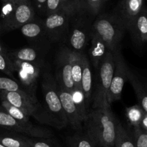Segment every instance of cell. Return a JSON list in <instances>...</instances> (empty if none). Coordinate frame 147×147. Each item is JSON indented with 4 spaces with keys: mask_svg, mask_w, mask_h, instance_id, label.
I'll use <instances>...</instances> for the list:
<instances>
[{
    "mask_svg": "<svg viewBox=\"0 0 147 147\" xmlns=\"http://www.w3.org/2000/svg\"><path fill=\"white\" fill-rule=\"evenodd\" d=\"M116 121L111 106L93 108L83 121L85 133L99 147H114Z\"/></svg>",
    "mask_w": 147,
    "mask_h": 147,
    "instance_id": "1",
    "label": "cell"
},
{
    "mask_svg": "<svg viewBox=\"0 0 147 147\" xmlns=\"http://www.w3.org/2000/svg\"><path fill=\"white\" fill-rule=\"evenodd\" d=\"M126 28L115 14H103L95 20L92 33L101 38L111 51H115L123 37Z\"/></svg>",
    "mask_w": 147,
    "mask_h": 147,
    "instance_id": "2",
    "label": "cell"
},
{
    "mask_svg": "<svg viewBox=\"0 0 147 147\" xmlns=\"http://www.w3.org/2000/svg\"><path fill=\"white\" fill-rule=\"evenodd\" d=\"M42 89L47 107L46 112L51 118L53 125L59 128L68 125L57 92V82L48 72L43 74Z\"/></svg>",
    "mask_w": 147,
    "mask_h": 147,
    "instance_id": "3",
    "label": "cell"
},
{
    "mask_svg": "<svg viewBox=\"0 0 147 147\" xmlns=\"http://www.w3.org/2000/svg\"><path fill=\"white\" fill-rule=\"evenodd\" d=\"M98 76L93 97V108L111 106L108 102V92L111 84L115 69V56L113 51L106 53L98 67Z\"/></svg>",
    "mask_w": 147,
    "mask_h": 147,
    "instance_id": "4",
    "label": "cell"
},
{
    "mask_svg": "<svg viewBox=\"0 0 147 147\" xmlns=\"http://www.w3.org/2000/svg\"><path fill=\"white\" fill-rule=\"evenodd\" d=\"M1 99H4L22 110L29 116H32L42 123L53 125L51 118L46 110H42L37 99H34L27 92L0 91Z\"/></svg>",
    "mask_w": 147,
    "mask_h": 147,
    "instance_id": "5",
    "label": "cell"
},
{
    "mask_svg": "<svg viewBox=\"0 0 147 147\" xmlns=\"http://www.w3.org/2000/svg\"><path fill=\"white\" fill-rule=\"evenodd\" d=\"M11 60L14 72L17 74L19 82L22 84V88L32 97L37 99L36 89L41 74V61L25 62Z\"/></svg>",
    "mask_w": 147,
    "mask_h": 147,
    "instance_id": "6",
    "label": "cell"
},
{
    "mask_svg": "<svg viewBox=\"0 0 147 147\" xmlns=\"http://www.w3.org/2000/svg\"><path fill=\"white\" fill-rule=\"evenodd\" d=\"M113 53L115 56V69L107 96L108 102L110 105L121 98L123 86L128 80V74L130 70L121 52L120 47L113 51Z\"/></svg>",
    "mask_w": 147,
    "mask_h": 147,
    "instance_id": "7",
    "label": "cell"
},
{
    "mask_svg": "<svg viewBox=\"0 0 147 147\" xmlns=\"http://www.w3.org/2000/svg\"><path fill=\"white\" fill-rule=\"evenodd\" d=\"M0 127L14 132L25 134L32 138H47L53 135V133L45 128L35 126L33 124L25 125L19 122L11 117L2 107L0 108Z\"/></svg>",
    "mask_w": 147,
    "mask_h": 147,
    "instance_id": "8",
    "label": "cell"
},
{
    "mask_svg": "<svg viewBox=\"0 0 147 147\" xmlns=\"http://www.w3.org/2000/svg\"><path fill=\"white\" fill-rule=\"evenodd\" d=\"M73 50L68 48H63L59 52L57 58L56 82L59 87L72 93L74 83L72 78L71 58Z\"/></svg>",
    "mask_w": 147,
    "mask_h": 147,
    "instance_id": "9",
    "label": "cell"
},
{
    "mask_svg": "<svg viewBox=\"0 0 147 147\" xmlns=\"http://www.w3.org/2000/svg\"><path fill=\"white\" fill-rule=\"evenodd\" d=\"M69 18L62 10L47 16L44 21L45 31L50 40L58 41L63 38L68 29Z\"/></svg>",
    "mask_w": 147,
    "mask_h": 147,
    "instance_id": "10",
    "label": "cell"
},
{
    "mask_svg": "<svg viewBox=\"0 0 147 147\" xmlns=\"http://www.w3.org/2000/svg\"><path fill=\"white\" fill-rule=\"evenodd\" d=\"M57 92L68 125H70L73 129L81 132L83 130V121L75 105L71 93L59 87L58 86Z\"/></svg>",
    "mask_w": 147,
    "mask_h": 147,
    "instance_id": "11",
    "label": "cell"
},
{
    "mask_svg": "<svg viewBox=\"0 0 147 147\" xmlns=\"http://www.w3.org/2000/svg\"><path fill=\"white\" fill-rule=\"evenodd\" d=\"M34 19V10L30 0H18L9 30L19 29Z\"/></svg>",
    "mask_w": 147,
    "mask_h": 147,
    "instance_id": "12",
    "label": "cell"
},
{
    "mask_svg": "<svg viewBox=\"0 0 147 147\" xmlns=\"http://www.w3.org/2000/svg\"><path fill=\"white\" fill-rule=\"evenodd\" d=\"M144 3V0H121L114 14L121 20L126 30L131 22L143 10Z\"/></svg>",
    "mask_w": 147,
    "mask_h": 147,
    "instance_id": "13",
    "label": "cell"
},
{
    "mask_svg": "<svg viewBox=\"0 0 147 147\" xmlns=\"http://www.w3.org/2000/svg\"><path fill=\"white\" fill-rule=\"evenodd\" d=\"M126 30L138 45L147 43V9L144 7L140 13L131 22Z\"/></svg>",
    "mask_w": 147,
    "mask_h": 147,
    "instance_id": "14",
    "label": "cell"
},
{
    "mask_svg": "<svg viewBox=\"0 0 147 147\" xmlns=\"http://www.w3.org/2000/svg\"><path fill=\"white\" fill-rule=\"evenodd\" d=\"M90 37L91 33H89L86 27L78 24L72 30L69 37L70 49L74 51L82 52L87 46Z\"/></svg>",
    "mask_w": 147,
    "mask_h": 147,
    "instance_id": "15",
    "label": "cell"
},
{
    "mask_svg": "<svg viewBox=\"0 0 147 147\" xmlns=\"http://www.w3.org/2000/svg\"><path fill=\"white\" fill-rule=\"evenodd\" d=\"M90 43L91 45L88 50L89 57L93 66L97 69L100 61L109 50L105 42L98 36L92 33V32Z\"/></svg>",
    "mask_w": 147,
    "mask_h": 147,
    "instance_id": "16",
    "label": "cell"
},
{
    "mask_svg": "<svg viewBox=\"0 0 147 147\" xmlns=\"http://www.w3.org/2000/svg\"><path fill=\"white\" fill-rule=\"evenodd\" d=\"M128 81L134 90L139 102L138 104L147 113V84L131 70L128 74Z\"/></svg>",
    "mask_w": 147,
    "mask_h": 147,
    "instance_id": "17",
    "label": "cell"
},
{
    "mask_svg": "<svg viewBox=\"0 0 147 147\" xmlns=\"http://www.w3.org/2000/svg\"><path fill=\"white\" fill-rule=\"evenodd\" d=\"M82 90L84 94L87 105H89L92 94V87H93V78H92V71L90 68V63L87 56L83 54V69H82V79H81Z\"/></svg>",
    "mask_w": 147,
    "mask_h": 147,
    "instance_id": "18",
    "label": "cell"
},
{
    "mask_svg": "<svg viewBox=\"0 0 147 147\" xmlns=\"http://www.w3.org/2000/svg\"><path fill=\"white\" fill-rule=\"evenodd\" d=\"M83 52H77L74 50L72 51V78L74 83V89H82L81 79L82 69H83Z\"/></svg>",
    "mask_w": 147,
    "mask_h": 147,
    "instance_id": "19",
    "label": "cell"
},
{
    "mask_svg": "<svg viewBox=\"0 0 147 147\" xmlns=\"http://www.w3.org/2000/svg\"><path fill=\"white\" fill-rule=\"evenodd\" d=\"M10 59L13 60L25 62H39L40 61V53L37 49L34 48L25 47L20 48L9 54Z\"/></svg>",
    "mask_w": 147,
    "mask_h": 147,
    "instance_id": "20",
    "label": "cell"
},
{
    "mask_svg": "<svg viewBox=\"0 0 147 147\" xmlns=\"http://www.w3.org/2000/svg\"><path fill=\"white\" fill-rule=\"evenodd\" d=\"M114 147H136L133 136L119 120L116 121Z\"/></svg>",
    "mask_w": 147,
    "mask_h": 147,
    "instance_id": "21",
    "label": "cell"
},
{
    "mask_svg": "<svg viewBox=\"0 0 147 147\" xmlns=\"http://www.w3.org/2000/svg\"><path fill=\"white\" fill-rule=\"evenodd\" d=\"M22 34L29 39H35L45 33L44 22L32 20L20 27Z\"/></svg>",
    "mask_w": 147,
    "mask_h": 147,
    "instance_id": "22",
    "label": "cell"
},
{
    "mask_svg": "<svg viewBox=\"0 0 147 147\" xmlns=\"http://www.w3.org/2000/svg\"><path fill=\"white\" fill-rule=\"evenodd\" d=\"M69 147H99L86 133H78L67 138Z\"/></svg>",
    "mask_w": 147,
    "mask_h": 147,
    "instance_id": "23",
    "label": "cell"
},
{
    "mask_svg": "<svg viewBox=\"0 0 147 147\" xmlns=\"http://www.w3.org/2000/svg\"><path fill=\"white\" fill-rule=\"evenodd\" d=\"M0 144L6 147H30L27 136L17 134L0 135Z\"/></svg>",
    "mask_w": 147,
    "mask_h": 147,
    "instance_id": "24",
    "label": "cell"
},
{
    "mask_svg": "<svg viewBox=\"0 0 147 147\" xmlns=\"http://www.w3.org/2000/svg\"><path fill=\"white\" fill-rule=\"evenodd\" d=\"M146 112L142 107L137 104L133 106L128 107L126 110V116L129 125L133 128L140 126V123Z\"/></svg>",
    "mask_w": 147,
    "mask_h": 147,
    "instance_id": "25",
    "label": "cell"
},
{
    "mask_svg": "<svg viewBox=\"0 0 147 147\" xmlns=\"http://www.w3.org/2000/svg\"><path fill=\"white\" fill-rule=\"evenodd\" d=\"M1 107L11 115V117L25 125H31L30 120V116L24 113L22 110L19 109L17 107L14 106L7 101L4 99H1Z\"/></svg>",
    "mask_w": 147,
    "mask_h": 147,
    "instance_id": "26",
    "label": "cell"
},
{
    "mask_svg": "<svg viewBox=\"0 0 147 147\" xmlns=\"http://www.w3.org/2000/svg\"><path fill=\"white\" fill-rule=\"evenodd\" d=\"M71 95L72 97H73V101L75 102V105L76 106V108H77L78 111L79 112L80 118H81L82 121L83 122L88 112V105L87 103H86V98H85L83 90L79 89H74Z\"/></svg>",
    "mask_w": 147,
    "mask_h": 147,
    "instance_id": "27",
    "label": "cell"
},
{
    "mask_svg": "<svg viewBox=\"0 0 147 147\" xmlns=\"http://www.w3.org/2000/svg\"><path fill=\"white\" fill-rule=\"evenodd\" d=\"M62 11L72 17L84 10L82 0H60Z\"/></svg>",
    "mask_w": 147,
    "mask_h": 147,
    "instance_id": "28",
    "label": "cell"
},
{
    "mask_svg": "<svg viewBox=\"0 0 147 147\" xmlns=\"http://www.w3.org/2000/svg\"><path fill=\"white\" fill-rule=\"evenodd\" d=\"M0 71L5 74L8 75L11 79L16 81L14 76V69H13L12 61L9 54L7 53H0Z\"/></svg>",
    "mask_w": 147,
    "mask_h": 147,
    "instance_id": "29",
    "label": "cell"
},
{
    "mask_svg": "<svg viewBox=\"0 0 147 147\" xmlns=\"http://www.w3.org/2000/svg\"><path fill=\"white\" fill-rule=\"evenodd\" d=\"M0 91L19 92H25L20 86V84L17 81L11 78L4 77V76H0Z\"/></svg>",
    "mask_w": 147,
    "mask_h": 147,
    "instance_id": "30",
    "label": "cell"
},
{
    "mask_svg": "<svg viewBox=\"0 0 147 147\" xmlns=\"http://www.w3.org/2000/svg\"><path fill=\"white\" fill-rule=\"evenodd\" d=\"M84 10L88 12L93 15H96L100 12L104 0H82Z\"/></svg>",
    "mask_w": 147,
    "mask_h": 147,
    "instance_id": "31",
    "label": "cell"
},
{
    "mask_svg": "<svg viewBox=\"0 0 147 147\" xmlns=\"http://www.w3.org/2000/svg\"><path fill=\"white\" fill-rule=\"evenodd\" d=\"M136 147H147V132L140 127L134 128L133 135Z\"/></svg>",
    "mask_w": 147,
    "mask_h": 147,
    "instance_id": "32",
    "label": "cell"
},
{
    "mask_svg": "<svg viewBox=\"0 0 147 147\" xmlns=\"http://www.w3.org/2000/svg\"><path fill=\"white\" fill-rule=\"evenodd\" d=\"M46 14L50 15L53 13L61 11V4L60 0H47L45 4Z\"/></svg>",
    "mask_w": 147,
    "mask_h": 147,
    "instance_id": "33",
    "label": "cell"
},
{
    "mask_svg": "<svg viewBox=\"0 0 147 147\" xmlns=\"http://www.w3.org/2000/svg\"><path fill=\"white\" fill-rule=\"evenodd\" d=\"M27 141L30 147H54L50 143L45 141V138L27 137Z\"/></svg>",
    "mask_w": 147,
    "mask_h": 147,
    "instance_id": "34",
    "label": "cell"
},
{
    "mask_svg": "<svg viewBox=\"0 0 147 147\" xmlns=\"http://www.w3.org/2000/svg\"><path fill=\"white\" fill-rule=\"evenodd\" d=\"M140 127L142 129L147 132V113H145L144 115L143 118L142 120V122L140 123Z\"/></svg>",
    "mask_w": 147,
    "mask_h": 147,
    "instance_id": "35",
    "label": "cell"
},
{
    "mask_svg": "<svg viewBox=\"0 0 147 147\" xmlns=\"http://www.w3.org/2000/svg\"><path fill=\"white\" fill-rule=\"evenodd\" d=\"M37 7L40 9L44 8L45 10V4L47 0H34Z\"/></svg>",
    "mask_w": 147,
    "mask_h": 147,
    "instance_id": "36",
    "label": "cell"
},
{
    "mask_svg": "<svg viewBox=\"0 0 147 147\" xmlns=\"http://www.w3.org/2000/svg\"><path fill=\"white\" fill-rule=\"evenodd\" d=\"M0 53H7V50H5V48L3 47L1 43H0Z\"/></svg>",
    "mask_w": 147,
    "mask_h": 147,
    "instance_id": "37",
    "label": "cell"
},
{
    "mask_svg": "<svg viewBox=\"0 0 147 147\" xmlns=\"http://www.w3.org/2000/svg\"><path fill=\"white\" fill-rule=\"evenodd\" d=\"M1 21H0V33H1Z\"/></svg>",
    "mask_w": 147,
    "mask_h": 147,
    "instance_id": "38",
    "label": "cell"
},
{
    "mask_svg": "<svg viewBox=\"0 0 147 147\" xmlns=\"http://www.w3.org/2000/svg\"><path fill=\"white\" fill-rule=\"evenodd\" d=\"M2 2H4V1H9V0H1Z\"/></svg>",
    "mask_w": 147,
    "mask_h": 147,
    "instance_id": "39",
    "label": "cell"
},
{
    "mask_svg": "<svg viewBox=\"0 0 147 147\" xmlns=\"http://www.w3.org/2000/svg\"><path fill=\"white\" fill-rule=\"evenodd\" d=\"M0 147H6V146H4V145H2L1 144H0Z\"/></svg>",
    "mask_w": 147,
    "mask_h": 147,
    "instance_id": "40",
    "label": "cell"
},
{
    "mask_svg": "<svg viewBox=\"0 0 147 147\" xmlns=\"http://www.w3.org/2000/svg\"><path fill=\"white\" fill-rule=\"evenodd\" d=\"M104 1H109V0H104Z\"/></svg>",
    "mask_w": 147,
    "mask_h": 147,
    "instance_id": "41",
    "label": "cell"
}]
</instances>
